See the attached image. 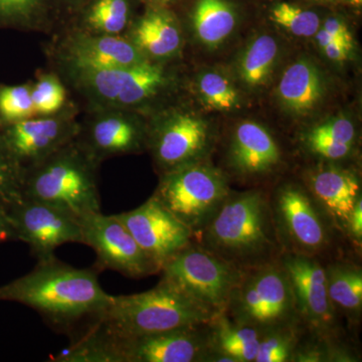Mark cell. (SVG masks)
<instances>
[{"instance_id":"cell-18","label":"cell","mask_w":362,"mask_h":362,"mask_svg":"<svg viewBox=\"0 0 362 362\" xmlns=\"http://www.w3.org/2000/svg\"><path fill=\"white\" fill-rule=\"evenodd\" d=\"M226 161L233 175L244 180H255L277 170L282 163V152L265 127L245 121L230 138Z\"/></svg>"},{"instance_id":"cell-39","label":"cell","mask_w":362,"mask_h":362,"mask_svg":"<svg viewBox=\"0 0 362 362\" xmlns=\"http://www.w3.org/2000/svg\"><path fill=\"white\" fill-rule=\"evenodd\" d=\"M150 4H152L153 7H163L168 4L171 0H146Z\"/></svg>"},{"instance_id":"cell-30","label":"cell","mask_w":362,"mask_h":362,"mask_svg":"<svg viewBox=\"0 0 362 362\" xmlns=\"http://www.w3.org/2000/svg\"><path fill=\"white\" fill-rule=\"evenodd\" d=\"M271 20L296 37H313L320 28L318 14L288 2L273 7Z\"/></svg>"},{"instance_id":"cell-16","label":"cell","mask_w":362,"mask_h":362,"mask_svg":"<svg viewBox=\"0 0 362 362\" xmlns=\"http://www.w3.org/2000/svg\"><path fill=\"white\" fill-rule=\"evenodd\" d=\"M302 183L345 242L350 214L362 197L358 175L337 162L323 161L306 171Z\"/></svg>"},{"instance_id":"cell-37","label":"cell","mask_w":362,"mask_h":362,"mask_svg":"<svg viewBox=\"0 0 362 362\" xmlns=\"http://www.w3.org/2000/svg\"><path fill=\"white\" fill-rule=\"evenodd\" d=\"M324 32L327 33L333 39L339 40L349 47H354V39L344 21L337 18H329L322 26Z\"/></svg>"},{"instance_id":"cell-26","label":"cell","mask_w":362,"mask_h":362,"mask_svg":"<svg viewBox=\"0 0 362 362\" xmlns=\"http://www.w3.org/2000/svg\"><path fill=\"white\" fill-rule=\"evenodd\" d=\"M306 333L302 321L265 331L259 341L255 362H292Z\"/></svg>"},{"instance_id":"cell-3","label":"cell","mask_w":362,"mask_h":362,"mask_svg":"<svg viewBox=\"0 0 362 362\" xmlns=\"http://www.w3.org/2000/svg\"><path fill=\"white\" fill-rule=\"evenodd\" d=\"M168 279L148 291L112 296L98 325L112 337L136 338L206 323L214 317Z\"/></svg>"},{"instance_id":"cell-7","label":"cell","mask_w":362,"mask_h":362,"mask_svg":"<svg viewBox=\"0 0 362 362\" xmlns=\"http://www.w3.org/2000/svg\"><path fill=\"white\" fill-rule=\"evenodd\" d=\"M226 313L262 332L301 321L280 258L243 272Z\"/></svg>"},{"instance_id":"cell-32","label":"cell","mask_w":362,"mask_h":362,"mask_svg":"<svg viewBox=\"0 0 362 362\" xmlns=\"http://www.w3.org/2000/svg\"><path fill=\"white\" fill-rule=\"evenodd\" d=\"M202 99L211 108L230 111L239 106V95L232 83L216 71L202 74L199 81Z\"/></svg>"},{"instance_id":"cell-33","label":"cell","mask_w":362,"mask_h":362,"mask_svg":"<svg viewBox=\"0 0 362 362\" xmlns=\"http://www.w3.org/2000/svg\"><path fill=\"white\" fill-rule=\"evenodd\" d=\"M32 99L35 115H57L65 105L66 89L56 76H42L32 86Z\"/></svg>"},{"instance_id":"cell-14","label":"cell","mask_w":362,"mask_h":362,"mask_svg":"<svg viewBox=\"0 0 362 362\" xmlns=\"http://www.w3.org/2000/svg\"><path fill=\"white\" fill-rule=\"evenodd\" d=\"M115 216L160 270L169 259L194 240V233L153 197L135 209Z\"/></svg>"},{"instance_id":"cell-15","label":"cell","mask_w":362,"mask_h":362,"mask_svg":"<svg viewBox=\"0 0 362 362\" xmlns=\"http://www.w3.org/2000/svg\"><path fill=\"white\" fill-rule=\"evenodd\" d=\"M78 129L70 117H32L0 127V137L23 171L74 141Z\"/></svg>"},{"instance_id":"cell-41","label":"cell","mask_w":362,"mask_h":362,"mask_svg":"<svg viewBox=\"0 0 362 362\" xmlns=\"http://www.w3.org/2000/svg\"><path fill=\"white\" fill-rule=\"evenodd\" d=\"M349 4H351L352 6H361L362 0H349Z\"/></svg>"},{"instance_id":"cell-4","label":"cell","mask_w":362,"mask_h":362,"mask_svg":"<svg viewBox=\"0 0 362 362\" xmlns=\"http://www.w3.org/2000/svg\"><path fill=\"white\" fill-rule=\"evenodd\" d=\"M99 162L76 139L23 175V197L58 207L80 218L101 211Z\"/></svg>"},{"instance_id":"cell-27","label":"cell","mask_w":362,"mask_h":362,"mask_svg":"<svg viewBox=\"0 0 362 362\" xmlns=\"http://www.w3.org/2000/svg\"><path fill=\"white\" fill-rule=\"evenodd\" d=\"M278 52L277 42L270 35H259L252 40L240 59V78L245 84L252 88L265 84L275 65Z\"/></svg>"},{"instance_id":"cell-1","label":"cell","mask_w":362,"mask_h":362,"mask_svg":"<svg viewBox=\"0 0 362 362\" xmlns=\"http://www.w3.org/2000/svg\"><path fill=\"white\" fill-rule=\"evenodd\" d=\"M111 298L95 272L74 268L56 257L40 261L30 273L0 286V301L30 307L62 331H71L83 321L96 322Z\"/></svg>"},{"instance_id":"cell-38","label":"cell","mask_w":362,"mask_h":362,"mask_svg":"<svg viewBox=\"0 0 362 362\" xmlns=\"http://www.w3.org/2000/svg\"><path fill=\"white\" fill-rule=\"evenodd\" d=\"M16 239L13 228L9 223L6 211L0 209V244L7 240Z\"/></svg>"},{"instance_id":"cell-10","label":"cell","mask_w":362,"mask_h":362,"mask_svg":"<svg viewBox=\"0 0 362 362\" xmlns=\"http://www.w3.org/2000/svg\"><path fill=\"white\" fill-rule=\"evenodd\" d=\"M206 323L127 339L112 337L95 325L103 362H206Z\"/></svg>"},{"instance_id":"cell-25","label":"cell","mask_w":362,"mask_h":362,"mask_svg":"<svg viewBox=\"0 0 362 362\" xmlns=\"http://www.w3.org/2000/svg\"><path fill=\"white\" fill-rule=\"evenodd\" d=\"M192 18L197 39L206 47H216L235 30L237 13L228 0H197Z\"/></svg>"},{"instance_id":"cell-28","label":"cell","mask_w":362,"mask_h":362,"mask_svg":"<svg viewBox=\"0 0 362 362\" xmlns=\"http://www.w3.org/2000/svg\"><path fill=\"white\" fill-rule=\"evenodd\" d=\"M130 18V0H90L85 23L99 35H117L123 32Z\"/></svg>"},{"instance_id":"cell-23","label":"cell","mask_w":362,"mask_h":362,"mask_svg":"<svg viewBox=\"0 0 362 362\" xmlns=\"http://www.w3.org/2000/svg\"><path fill=\"white\" fill-rule=\"evenodd\" d=\"M131 42L146 58H170L180 47V28L173 16L153 7L135 23Z\"/></svg>"},{"instance_id":"cell-22","label":"cell","mask_w":362,"mask_h":362,"mask_svg":"<svg viewBox=\"0 0 362 362\" xmlns=\"http://www.w3.org/2000/svg\"><path fill=\"white\" fill-rule=\"evenodd\" d=\"M206 326V362H255L264 332L237 322L226 312L214 315Z\"/></svg>"},{"instance_id":"cell-5","label":"cell","mask_w":362,"mask_h":362,"mask_svg":"<svg viewBox=\"0 0 362 362\" xmlns=\"http://www.w3.org/2000/svg\"><path fill=\"white\" fill-rule=\"evenodd\" d=\"M268 197L283 252L322 262L344 254L343 245L346 243L303 183H282L269 192Z\"/></svg>"},{"instance_id":"cell-34","label":"cell","mask_w":362,"mask_h":362,"mask_svg":"<svg viewBox=\"0 0 362 362\" xmlns=\"http://www.w3.org/2000/svg\"><path fill=\"white\" fill-rule=\"evenodd\" d=\"M328 141L354 146L356 130L354 123L345 117L330 119L309 130L304 136V142Z\"/></svg>"},{"instance_id":"cell-21","label":"cell","mask_w":362,"mask_h":362,"mask_svg":"<svg viewBox=\"0 0 362 362\" xmlns=\"http://www.w3.org/2000/svg\"><path fill=\"white\" fill-rule=\"evenodd\" d=\"M144 136L134 120L117 111L97 117L84 141L78 144L97 162L107 157L134 153L142 148Z\"/></svg>"},{"instance_id":"cell-2","label":"cell","mask_w":362,"mask_h":362,"mask_svg":"<svg viewBox=\"0 0 362 362\" xmlns=\"http://www.w3.org/2000/svg\"><path fill=\"white\" fill-rule=\"evenodd\" d=\"M194 240L240 271L271 263L283 254L268 192L262 188L230 190Z\"/></svg>"},{"instance_id":"cell-12","label":"cell","mask_w":362,"mask_h":362,"mask_svg":"<svg viewBox=\"0 0 362 362\" xmlns=\"http://www.w3.org/2000/svg\"><path fill=\"white\" fill-rule=\"evenodd\" d=\"M83 244L96 252L97 265L141 279L160 273V267L147 256L115 214L100 213L80 218Z\"/></svg>"},{"instance_id":"cell-9","label":"cell","mask_w":362,"mask_h":362,"mask_svg":"<svg viewBox=\"0 0 362 362\" xmlns=\"http://www.w3.org/2000/svg\"><path fill=\"white\" fill-rule=\"evenodd\" d=\"M281 263L289 279L298 314L310 337L330 341L347 339L349 331L328 296L321 259L283 252Z\"/></svg>"},{"instance_id":"cell-35","label":"cell","mask_w":362,"mask_h":362,"mask_svg":"<svg viewBox=\"0 0 362 362\" xmlns=\"http://www.w3.org/2000/svg\"><path fill=\"white\" fill-rule=\"evenodd\" d=\"M47 0H0V28L26 25L37 18Z\"/></svg>"},{"instance_id":"cell-31","label":"cell","mask_w":362,"mask_h":362,"mask_svg":"<svg viewBox=\"0 0 362 362\" xmlns=\"http://www.w3.org/2000/svg\"><path fill=\"white\" fill-rule=\"evenodd\" d=\"M33 115L32 86H0V127Z\"/></svg>"},{"instance_id":"cell-11","label":"cell","mask_w":362,"mask_h":362,"mask_svg":"<svg viewBox=\"0 0 362 362\" xmlns=\"http://www.w3.org/2000/svg\"><path fill=\"white\" fill-rule=\"evenodd\" d=\"M86 94L111 107H133L156 96L168 83L165 71L149 59L113 69H71Z\"/></svg>"},{"instance_id":"cell-19","label":"cell","mask_w":362,"mask_h":362,"mask_svg":"<svg viewBox=\"0 0 362 362\" xmlns=\"http://www.w3.org/2000/svg\"><path fill=\"white\" fill-rule=\"evenodd\" d=\"M71 69L124 68L148 59L131 40L118 35H76L66 45Z\"/></svg>"},{"instance_id":"cell-36","label":"cell","mask_w":362,"mask_h":362,"mask_svg":"<svg viewBox=\"0 0 362 362\" xmlns=\"http://www.w3.org/2000/svg\"><path fill=\"white\" fill-rule=\"evenodd\" d=\"M315 35L319 47H321L328 59L334 62H339V63H342V62L349 59L352 47L343 44L339 40L333 39L327 33L324 32L322 28H319Z\"/></svg>"},{"instance_id":"cell-24","label":"cell","mask_w":362,"mask_h":362,"mask_svg":"<svg viewBox=\"0 0 362 362\" xmlns=\"http://www.w3.org/2000/svg\"><path fill=\"white\" fill-rule=\"evenodd\" d=\"M323 92L321 74L307 59L295 62L283 73L278 89L283 106L295 114L313 110L322 99Z\"/></svg>"},{"instance_id":"cell-8","label":"cell","mask_w":362,"mask_h":362,"mask_svg":"<svg viewBox=\"0 0 362 362\" xmlns=\"http://www.w3.org/2000/svg\"><path fill=\"white\" fill-rule=\"evenodd\" d=\"M243 272L194 240L161 267L160 274L216 315L226 311Z\"/></svg>"},{"instance_id":"cell-40","label":"cell","mask_w":362,"mask_h":362,"mask_svg":"<svg viewBox=\"0 0 362 362\" xmlns=\"http://www.w3.org/2000/svg\"><path fill=\"white\" fill-rule=\"evenodd\" d=\"M68 4H71V6H81V4H87L90 0H66Z\"/></svg>"},{"instance_id":"cell-6","label":"cell","mask_w":362,"mask_h":362,"mask_svg":"<svg viewBox=\"0 0 362 362\" xmlns=\"http://www.w3.org/2000/svg\"><path fill=\"white\" fill-rule=\"evenodd\" d=\"M230 190L228 176L206 160L163 173L152 197L197 238Z\"/></svg>"},{"instance_id":"cell-13","label":"cell","mask_w":362,"mask_h":362,"mask_svg":"<svg viewBox=\"0 0 362 362\" xmlns=\"http://www.w3.org/2000/svg\"><path fill=\"white\" fill-rule=\"evenodd\" d=\"M16 240L25 243L37 261L54 258L66 243L83 244L80 220L58 207L23 199L7 211Z\"/></svg>"},{"instance_id":"cell-20","label":"cell","mask_w":362,"mask_h":362,"mask_svg":"<svg viewBox=\"0 0 362 362\" xmlns=\"http://www.w3.org/2000/svg\"><path fill=\"white\" fill-rule=\"evenodd\" d=\"M331 304L347 330L356 329L362 319V267L341 254L323 262Z\"/></svg>"},{"instance_id":"cell-17","label":"cell","mask_w":362,"mask_h":362,"mask_svg":"<svg viewBox=\"0 0 362 362\" xmlns=\"http://www.w3.org/2000/svg\"><path fill=\"white\" fill-rule=\"evenodd\" d=\"M149 141L154 160L163 175L187 164L206 161L211 136L202 119L177 114L162 122Z\"/></svg>"},{"instance_id":"cell-29","label":"cell","mask_w":362,"mask_h":362,"mask_svg":"<svg viewBox=\"0 0 362 362\" xmlns=\"http://www.w3.org/2000/svg\"><path fill=\"white\" fill-rule=\"evenodd\" d=\"M25 171L11 156L0 137V209L7 211L23 197Z\"/></svg>"}]
</instances>
